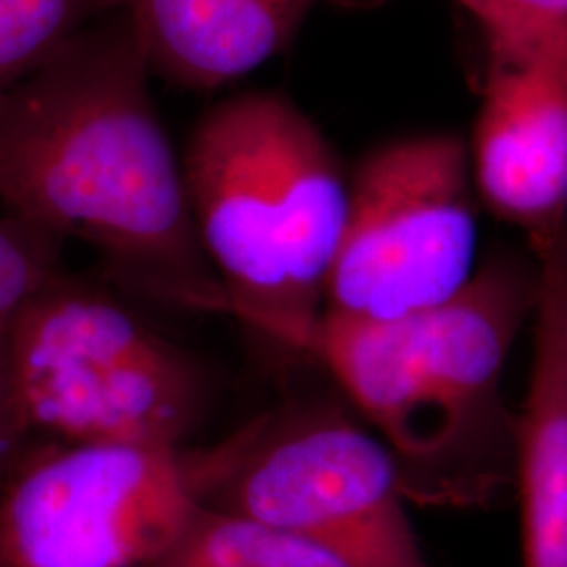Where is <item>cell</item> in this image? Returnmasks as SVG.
<instances>
[{
    "mask_svg": "<svg viewBox=\"0 0 567 567\" xmlns=\"http://www.w3.org/2000/svg\"><path fill=\"white\" fill-rule=\"evenodd\" d=\"M121 9L82 30L0 102V210L89 246L147 299L229 313L192 221L183 164Z\"/></svg>",
    "mask_w": 567,
    "mask_h": 567,
    "instance_id": "obj_1",
    "label": "cell"
},
{
    "mask_svg": "<svg viewBox=\"0 0 567 567\" xmlns=\"http://www.w3.org/2000/svg\"><path fill=\"white\" fill-rule=\"evenodd\" d=\"M182 164L229 316L309 355L349 215L324 133L280 91H248L204 112Z\"/></svg>",
    "mask_w": 567,
    "mask_h": 567,
    "instance_id": "obj_2",
    "label": "cell"
},
{
    "mask_svg": "<svg viewBox=\"0 0 567 567\" xmlns=\"http://www.w3.org/2000/svg\"><path fill=\"white\" fill-rule=\"evenodd\" d=\"M21 412L41 442L179 450L203 414L194 360L65 269L7 328Z\"/></svg>",
    "mask_w": 567,
    "mask_h": 567,
    "instance_id": "obj_3",
    "label": "cell"
},
{
    "mask_svg": "<svg viewBox=\"0 0 567 567\" xmlns=\"http://www.w3.org/2000/svg\"><path fill=\"white\" fill-rule=\"evenodd\" d=\"M536 290V265L498 255L425 313L391 322L328 318L316 360L381 431L393 456L440 463L494 404Z\"/></svg>",
    "mask_w": 567,
    "mask_h": 567,
    "instance_id": "obj_4",
    "label": "cell"
},
{
    "mask_svg": "<svg viewBox=\"0 0 567 567\" xmlns=\"http://www.w3.org/2000/svg\"><path fill=\"white\" fill-rule=\"evenodd\" d=\"M229 454L37 442L0 486V567H150Z\"/></svg>",
    "mask_w": 567,
    "mask_h": 567,
    "instance_id": "obj_5",
    "label": "cell"
},
{
    "mask_svg": "<svg viewBox=\"0 0 567 567\" xmlns=\"http://www.w3.org/2000/svg\"><path fill=\"white\" fill-rule=\"evenodd\" d=\"M471 156L446 133L365 154L349 179V215L324 313L391 322L446 303L475 274Z\"/></svg>",
    "mask_w": 567,
    "mask_h": 567,
    "instance_id": "obj_6",
    "label": "cell"
},
{
    "mask_svg": "<svg viewBox=\"0 0 567 567\" xmlns=\"http://www.w3.org/2000/svg\"><path fill=\"white\" fill-rule=\"evenodd\" d=\"M393 452L318 414L250 426L206 503L292 532L349 567H426Z\"/></svg>",
    "mask_w": 567,
    "mask_h": 567,
    "instance_id": "obj_7",
    "label": "cell"
},
{
    "mask_svg": "<svg viewBox=\"0 0 567 567\" xmlns=\"http://www.w3.org/2000/svg\"><path fill=\"white\" fill-rule=\"evenodd\" d=\"M471 156L487 208L526 234L532 257L567 238V86L538 65L487 68Z\"/></svg>",
    "mask_w": 567,
    "mask_h": 567,
    "instance_id": "obj_8",
    "label": "cell"
},
{
    "mask_svg": "<svg viewBox=\"0 0 567 567\" xmlns=\"http://www.w3.org/2000/svg\"><path fill=\"white\" fill-rule=\"evenodd\" d=\"M534 264V351L515 433L522 567H567V238Z\"/></svg>",
    "mask_w": 567,
    "mask_h": 567,
    "instance_id": "obj_9",
    "label": "cell"
},
{
    "mask_svg": "<svg viewBox=\"0 0 567 567\" xmlns=\"http://www.w3.org/2000/svg\"><path fill=\"white\" fill-rule=\"evenodd\" d=\"M385 0H124L152 76L217 91L282 55L322 4L370 9Z\"/></svg>",
    "mask_w": 567,
    "mask_h": 567,
    "instance_id": "obj_10",
    "label": "cell"
},
{
    "mask_svg": "<svg viewBox=\"0 0 567 567\" xmlns=\"http://www.w3.org/2000/svg\"><path fill=\"white\" fill-rule=\"evenodd\" d=\"M150 567L349 566L292 532L203 503Z\"/></svg>",
    "mask_w": 567,
    "mask_h": 567,
    "instance_id": "obj_11",
    "label": "cell"
},
{
    "mask_svg": "<svg viewBox=\"0 0 567 567\" xmlns=\"http://www.w3.org/2000/svg\"><path fill=\"white\" fill-rule=\"evenodd\" d=\"M124 0H0V102Z\"/></svg>",
    "mask_w": 567,
    "mask_h": 567,
    "instance_id": "obj_12",
    "label": "cell"
},
{
    "mask_svg": "<svg viewBox=\"0 0 567 567\" xmlns=\"http://www.w3.org/2000/svg\"><path fill=\"white\" fill-rule=\"evenodd\" d=\"M484 32L489 63L538 65L567 86V0H456Z\"/></svg>",
    "mask_w": 567,
    "mask_h": 567,
    "instance_id": "obj_13",
    "label": "cell"
},
{
    "mask_svg": "<svg viewBox=\"0 0 567 567\" xmlns=\"http://www.w3.org/2000/svg\"><path fill=\"white\" fill-rule=\"evenodd\" d=\"M55 238L0 210V332L42 286L63 271Z\"/></svg>",
    "mask_w": 567,
    "mask_h": 567,
    "instance_id": "obj_14",
    "label": "cell"
},
{
    "mask_svg": "<svg viewBox=\"0 0 567 567\" xmlns=\"http://www.w3.org/2000/svg\"><path fill=\"white\" fill-rule=\"evenodd\" d=\"M37 442L41 440L32 435L21 412L7 351V332H0V486Z\"/></svg>",
    "mask_w": 567,
    "mask_h": 567,
    "instance_id": "obj_15",
    "label": "cell"
}]
</instances>
